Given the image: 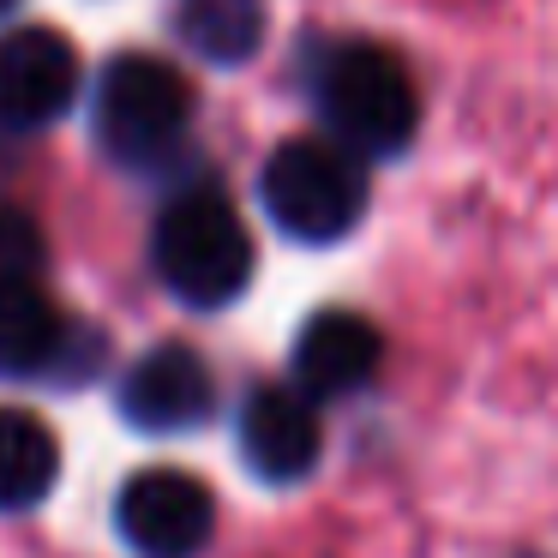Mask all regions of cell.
Returning <instances> with one entry per match:
<instances>
[{
  "mask_svg": "<svg viewBox=\"0 0 558 558\" xmlns=\"http://www.w3.org/2000/svg\"><path fill=\"white\" fill-rule=\"evenodd\" d=\"M150 265L186 306H229L253 277V234L222 193H181L150 229Z\"/></svg>",
  "mask_w": 558,
  "mask_h": 558,
  "instance_id": "cell-1",
  "label": "cell"
},
{
  "mask_svg": "<svg viewBox=\"0 0 558 558\" xmlns=\"http://www.w3.org/2000/svg\"><path fill=\"white\" fill-rule=\"evenodd\" d=\"M265 210L289 241L330 246L366 217V169L337 138H289L265 162Z\"/></svg>",
  "mask_w": 558,
  "mask_h": 558,
  "instance_id": "cell-2",
  "label": "cell"
},
{
  "mask_svg": "<svg viewBox=\"0 0 558 558\" xmlns=\"http://www.w3.org/2000/svg\"><path fill=\"white\" fill-rule=\"evenodd\" d=\"M318 109L330 121V138L354 157H397L421 126L409 66L378 43H349L318 66Z\"/></svg>",
  "mask_w": 558,
  "mask_h": 558,
  "instance_id": "cell-3",
  "label": "cell"
},
{
  "mask_svg": "<svg viewBox=\"0 0 558 558\" xmlns=\"http://www.w3.org/2000/svg\"><path fill=\"white\" fill-rule=\"evenodd\" d=\"M186 121H193V90L157 54H114L102 66L97 85V138L114 162H145L169 157L186 138Z\"/></svg>",
  "mask_w": 558,
  "mask_h": 558,
  "instance_id": "cell-4",
  "label": "cell"
},
{
  "mask_svg": "<svg viewBox=\"0 0 558 558\" xmlns=\"http://www.w3.org/2000/svg\"><path fill=\"white\" fill-rule=\"evenodd\" d=\"M114 522L138 558H193L217 529V498L186 469H138L114 498Z\"/></svg>",
  "mask_w": 558,
  "mask_h": 558,
  "instance_id": "cell-5",
  "label": "cell"
},
{
  "mask_svg": "<svg viewBox=\"0 0 558 558\" xmlns=\"http://www.w3.org/2000/svg\"><path fill=\"white\" fill-rule=\"evenodd\" d=\"M78 97V54L61 31H7L0 37V126L37 133L61 121Z\"/></svg>",
  "mask_w": 558,
  "mask_h": 558,
  "instance_id": "cell-6",
  "label": "cell"
},
{
  "mask_svg": "<svg viewBox=\"0 0 558 558\" xmlns=\"http://www.w3.org/2000/svg\"><path fill=\"white\" fill-rule=\"evenodd\" d=\"M217 409V385H210V366L198 361L186 342H162V349L138 354L121 378V414L138 433H193L210 421Z\"/></svg>",
  "mask_w": 558,
  "mask_h": 558,
  "instance_id": "cell-7",
  "label": "cell"
},
{
  "mask_svg": "<svg viewBox=\"0 0 558 558\" xmlns=\"http://www.w3.org/2000/svg\"><path fill=\"white\" fill-rule=\"evenodd\" d=\"M318 450H325V426H318V409L301 385H265L246 397L241 409V457L258 481L289 486L301 474H313Z\"/></svg>",
  "mask_w": 558,
  "mask_h": 558,
  "instance_id": "cell-8",
  "label": "cell"
},
{
  "mask_svg": "<svg viewBox=\"0 0 558 558\" xmlns=\"http://www.w3.org/2000/svg\"><path fill=\"white\" fill-rule=\"evenodd\" d=\"M385 361V337H378L373 318L349 313V306H330L313 313L294 337V385L306 397H349Z\"/></svg>",
  "mask_w": 558,
  "mask_h": 558,
  "instance_id": "cell-9",
  "label": "cell"
},
{
  "mask_svg": "<svg viewBox=\"0 0 558 558\" xmlns=\"http://www.w3.org/2000/svg\"><path fill=\"white\" fill-rule=\"evenodd\" d=\"M66 354V318L37 277H0V378H37Z\"/></svg>",
  "mask_w": 558,
  "mask_h": 558,
  "instance_id": "cell-10",
  "label": "cell"
},
{
  "mask_svg": "<svg viewBox=\"0 0 558 558\" xmlns=\"http://www.w3.org/2000/svg\"><path fill=\"white\" fill-rule=\"evenodd\" d=\"M54 433L25 409H0V510H25L54 486Z\"/></svg>",
  "mask_w": 558,
  "mask_h": 558,
  "instance_id": "cell-11",
  "label": "cell"
},
{
  "mask_svg": "<svg viewBox=\"0 0 558 558\" xmlns=\"http://www.w3.org/2000/svg\"><path fill=\"white\" fill-rule=\"evenodd\" d=\"M174 31L205 61L234 66V61H253L258 37H265V7L258 0H181Z\"/></svg>",
  "mask_w": 558,
  "mask_h": 558,
  "instance_id": "cell-12",
  "label": "cell"
},
{
  "mask_svg": "<svg viewBox=\"0 0 558 558\" xmlns=\"http://www.w3.org/2000/svg\"><path fill=\"white\" fill-rule=\"evenodd\" d=\"M43 265H49V246H43L37 217L0 205V277H43Z\"/></svg>",
  "mask_w": 558,
  "mask_h": 558,
  "instance_id": "cell-13",
  "label": "cell"
},
{
  "mask_svg": "<svg viewBox=\"0 0 558 558\" xmlns=\"http://www.w3.org/2000/svg\"><path fill=\"white\" fill-rule=\"evenodd\" d=\"M7 7H13V0H0V13H7Z\"/></svg>",
  "mask_w": 558,
  "mask_h": 558,
  "instance_id": "cell-14",
  "label": "cell"
}]
</instances>
